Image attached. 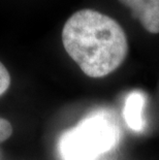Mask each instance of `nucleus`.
Masks as SVG:
<instances>
[{
	"label": "nucleus",
	"instance_id": "nucleus-1",
	"mask_svg": "<svg viewBox=\"0 0 159 160\" xmlns=\"http://www.w3.org/2000/svg\"><path fill=\"white\" fill-rule=\"evenodd\" d=\"M68 56L86 76L103 78L124 62L128 53L126 33L116 20L94 9H81L62 29Z\"/></svg>",
	"mask_w": 159,
	"mask_h": 160
},
{
	"label": "nucleus",
	"instance_id": "nucleus-2",
	"mask_svg": "<svg viewBox=\"0 0 159 160\" xmlns=\"http://www.w3.org/2000/svg\"><path fill=\"white\" fill-rule=\"evenodd\" d=\"M119 141V129L114 118L104 111L90 114L59 139L63 160H96L111 151Z\"/></svg>",
	"mask_w": 159,
	"mask_h": 160
},
{
	"label": "nucleus",
	"instance_id": "nucleus-3",
	"mask_svg": "<svg viewBox=\"0 0 159 160\" xmlns=\"http://www.w3.org/2000/svg\"><path fill=\"white\" fill-rule=\"evenodd\" d=\"M148 32L159 33V0H119Z\"/></svg>",
	"mask_w": 159,
	"mask_h": 160
},
{
	"label": "nucleus",
	"instance_id": "nucleus-4",
	"mask_svg": "<svg viewBox=\"0 0 159 160\" xmlns=\"http://www.w3.org/2000/svg\"><path fill=\"white\" fill-rule=\"evenodd\" d=\"M146 104L145 94L140 91H133L127 95L125 99L123 116L127 126L133 131H142L144 129L143 112Z\"/></svg>",
	"mask_w": 159,
	"mask_h": 160
},
{
	"label": "nucleus",
	"instance_id": "nucleus-5",
	"mask_svg": "<svg viewBox=\"0 0 159 160\" xmlns=\"http://www.w3.org/2000/svg\"><path fill=\"white\" fill-rule=\"evenodd\" d=\"M9 86H11V74L4 64L0 61V96L8 90Z\"/></svg>",
	"mask_w": 159,
	"mask_h": 160
},
{
	"label": "nucleus",
	"instance_id": "nucleus-6",
	"mask_svg": "<svg viewBox=\"0 0 159 160\" xmlns=\"http://www.w3.org/2000/svg\"><path fill=\"white\" fill-rule=\"evenodd\" d=\"M12 133V126L11 122L6 119L0 117V142L6 141L11 138Z\"/></svg>",
	"mask_w": 159,
	"mask_h": 160
}]
</instances>
